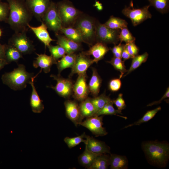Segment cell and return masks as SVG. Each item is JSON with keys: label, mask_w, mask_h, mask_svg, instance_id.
I'll return each mask as SVG.
<instances>
[{"label": "cell", "mask_w": 169, "mask_h": 169, "mask_svg": "<svg viewBox=\"0 0 169 169\" xmlns=\"http://www.w3.org/2000/svg\"><path fill=\"white\" fill-rule=\"evenodd\" d=\"M103 116L95 115L87 118L84 121L79 123L81 125L88 129L95 136H103L106 135L108 132L103 126Z\"/></svg>", "instance_id": "obj_11"}, {"label": "cell", "mask_w": 169, "mask_h": 169, "mask_svg": "<svg viewBox=\"0 0 169 169\" xmlns=\"http://www.w3.org/2000/svg\"></svg>", "instance_id": "obj_52"}, {"label": "cell", "mask_w": 169, "mask_h": 169, "mask_svg": "<svg viewBox=\"0 0 169 169\" xmlns=\"http://www.w3.org/2000/svg\"><path fill=\"white\" fill-rule=\"evenodd\" d=\"M111 100L105 93L99 96L91 98V100L95 108V115Z\"/></svg>", "instance_id": "obj_32"}, {"label": "cell", "mask_w": 169, "mask_h": 169, "mask_svg": "<svg viewBox=\"0 0 169 169\" xmlns=\"http://www.w3.org/2000/svg\"><path fill=\"white\" fill-rule=\"evenodd\" d=\"M34 76L33 73L26 71L24 65L19 64L12 71L3 74L1 79L3 84L12 90H17L25 88Z\"/></svg>", "instance_id": "obj_3"}, {"label": "cell", "mask_w": 169, "mask_h": 169, "mask_svg": "<svg viewBox=\"0 0 169 169\" xmlns=\"http://www.w3.org/2000/svg\"><path fill=\"white\" fill-rule=\"evenodd\" d=\"M47 47L51 55L57 61L59 59L62 58L66 54L64 49L59 45H53L50 44Z\"/></svg>", "instance_id": "obj_38"}, {"label": "cell", "mask_w": 169, "mask_h": 169, "mask_svg": "<svg viewBox=\"0 0 169 169\" xmlns=\"http://www.w3.org/2000/svg\"><path fill=\"white\" fill-rule=\"evenodd\" d=\"M119 38L120 43L125 42L126 43L135 42L136 38L134 37L127 27L123 28L120 31Z\"/></svg>", "instance_id": "obj_39"}, {"label": "cell", "mask_w": 169, "mask_h": 169, "mask_svg": "<svg viewBox=\"0 0 169 169\" xmlns=\"http://www.w3.org/2000/svg\"><path fill=\"white\" fill-rule=\"evenodd\" d=\"M87 74L78 75L74 84L73 95L75 100L81 102L87 98L90 93L86 82Z\"/></svg>", "instance_id": "obj_12"}, {"label": "cell", "mask_w": 169, "mask_h": 169, "mask_svg": "<svg viewBox=\"0 0 169 169\" xmlns=\"http://www.w3.org/2000/svg\"><path fill=\"white\" fill-rule=\"evenodd\" d=\"M150 5L146 6L139 8L125 6L122 10V13L129 18L133 25L136 26L146 19L151 18V14L149 11Z\"/></svg>", "instance_id": "obj_9"}, {"label": "cell", "mask_w": 169, "mask_h": 169, "mask_svg": "<svg viewBox=\"0 0 169 169\" xmlns=\"http://www.w3.org/2000/svg\"><path fill=\"white\" fill-rule=\"evenodd\" d=\"M109 49L106 44L97 42L92 45L88 50L83 52L88 56L92 55L94 57V62L97 63L104 58Z\"/></svg>", "instance_id": "obj_18"}, {"label": "cell", "mask_w": 169, "mask_h": 169, "mask_svg": "<svg viewBox=\"0 0 169 169\" xmlns=\"http://www.w3.org/2000/svg\"><path fill=\"white\" fill-rule=\"evenodd\" d=\"M7 64H8L5 59H0V70Z\"/></svg>", "instance_id": "obj_48"}, {"label": "cell", "mask_w": 169, "mask_h": 169, "mask_svg": "<svg viewBox=\"0 0 169 169\" xmlns=\"http://www.w3.org/2000/svg\"><path fill=\"white\" fill-rule=\"evenodd\" d=\"M121 58L123 59L124 61L130 59L132 58L127 49L125 44L124 45L122 52Z\"/></svg>", "instance_id": "obj_46"}, {"label": "cell", "mask_w": 169, "mask_h": 169, "mask_svg": "<svg viewBox=\"0 0 169 169\" xmlns=\"http://www.w3.org/2000/svg\"><path fill=\"white\" fill-rule=\"evenodd\" d=\"M109 166L111 169H126L128 167V161L125 156L110 154Z\"/></svg>", "instance_id": "obj_24"}, {"label": "cell", "mask_w": 169, "mask_h": 169, "mask_svg": "<svg viewBox=\"0 0 169 169\" xmlns=\"http://www.w3.org/2000/svg\"><path fill=\"white\" fill-rule=\"evenodd\" d=\"M148 54L146 52L141 55H137L132 59V62L130 68L127 70L124 76L128 75L132 71L140 67L141 64L145 62L148 58Z\"/></svg>", "instance_id": "obj_31"}, {"label": "cell", "mask_w": 169, "mask_h": 169, "mask_svg": "<svg viewBox=\"0 0 169 169\" xmlns=\"http://www.w3.org/2000/svg\"><path fill=\"white\" fill-rule=\"evenodd\" d=\"M9 13V7L8 3L0 0V22H7Z\"/></svg>", "instance_id": "obj_40"}, {"label": "cell", "mask_w": 169, "mask_h": 169, "mask_svg": "<svg viewBox=\"0 0 169 169\" xmlns=\"http://www.w3.org/2000/svg\"><path fill=\"white\" fill-rule=\"evenodd\" d=\"M2 35V31L1 28H0V38L1 36Z\"/></svg>", "instance_id": "obj_50"}, {"label": "cell", "mask_w": 169, "mask_h": 169, "mask_svg": "<svg viewBox=\"0 0 169 169\" xmlns=\"http://www.w3.org/2000/svg\"><path fill=\"white\" fill-rule=\"evenodd\" d=\"M99 155L90 151L85 147L84 151L79 156L78 161L81 165L88 169Z\"/></svg>", "instance_id": "obj_27"}, {"label": "cell", "mask_w": 169, "mask_h": 169, "mask_svg": "<svg viewBox=\"0 0 169 169\" xmlns=\"http://www.w3.org/2000/svg\"><path fill=\"white\" fill-rule=\"evenodd\" d=\"M67 117L77 126L82 121L79 105L75 100H68L64 102Z\"/></svg>", "instance_id": "obj_16"}, {"label": "cell", "mask_w": 169, "mask_h": 169, "mask_svg": "<svg viewBox=\"0 0 169 169\" xmlns=\"http://www.w3.org/2000/svg\"><path fill=\"white\" fill-rule=\"evenodd\" d=\"M124 62L122 60L121 58L114 57L112 58L110 61H107V62L113 66L115 70L120 72V79L127 71Z\"/></svg>", "instance_id": "obj_36"}, {"label": "cell", "mask_w": 169, "mask_h": 169, "mask_svg": "<svg viewBox=\"0 0 169 169\" xmlns=\"http://www.w3.org/2000/svg\"><path fill=\"white\" fill-rule=\"evenodd\" d=\"M76 54L75 53L66 54L60 60L57 61L56 64L58 74H60L61 72L64 69L73 67L75 61Z\"/></svg>", "instance_id": "obj_25"}, {"label": "cell", "mask_w": 169, "mask_h": 169, "mask_svg": "<svg viewBox=\"0 0 169 169\" xmlns=\"http://www.w3.org/2000/svg\"><path fill=\"white\" fill-rule=\"evenodd\" d=\"M125 45L128 51L132 58L138 55L139 48L136 45L135 42L126 43Z\"/></svg>", "instance_id": "obj_42"}, {"label": "cell", "mask_w": 169, "mask_h": 169, "mask_svg": "<svg viewBox=\"0 0 169 169\" xmlns=\"http://www.w3.org/2000/svg\"><path fill=\"white\" fill-rule=\"evenodd\" d=\"M85 147L94 153L101 155L110 154V148L105 142L87 135Z\"/></svg>", "instance_id": "obj_15"}, {"label": "cell", "mask_w": 169, "mask_h": 169, "mask_svg": "<svg viewBox=\"0 0 169 169\" xmlns=\"http://www.w3.org/2000/svg\"><path fill=\"white\" fill-rule=\"evenodd\" d=\"M5 59L8 64L12 62L17 63L20 58H23V54L12 45L5 44Z\"/></svg>", "instance_id": "obj_26"}, {"label": "cell", "mask_w": 169, "mask_h": 169, "mask_svg": "<svg viewBox=\"0 0 169 169\" xmlns=\"http://www.w3.org/2000/svg\"><path fill=\"white\" fill-rule=\"evenodd\" d=\"M113 104H115L118 109V110L121 111L122 110L124 109L126 106L125 101L123 97V94H119L117 98L113 100Z\"/></svg>", "instance_id": "obj_43"}, {"label": "cell", "mask_w": 169, "mask_h": 169, "mask_svg": "<svg viewBox=\"0 0 169 169\" xmlns=\"http://www.w3.org/2000/svg\"><path fill=\"white\" fill-rule=\"evenodd\" d=\"M161 109V107L159 106L154 109L147 111L143 116L138 121L126 126L124 128H127L134 125H139L143 123L149 121L153 118Z\"/></svg>", "instance_id": "obj_34"}, {"label": "cell", "mask_w": 169, "mask_h": 169, "mask_svg": "<svg viewBox=\"0 0 169 169\" xmlns=\"http://www.w3.org/2000/svg\"><path fill=\"white\" fill-rule=\"evenodd\" d=\"M120 31V29L110 28L96 20V42L106 44H112L115 45L119 41V36Z\"/></svg>", "instance_id": "obj_7"}, {"label": "cell", "mask_w": 169, "mask_h": 169, "mask_svg": "<svg viewBox=\"0 0 169 169\" xmlns=\"http://www.w3.org/2000/svg\"><path fill=\"white\" fill-rule=\"evenodd\" d=\"M150 6H152L162 14L168 12L169 0H148Z\"/></svg>", "instance_id": "obj_35"}, {"label": "cell", "mask_w": 169, "mask_h": 169, "mask_svg": "<svg viewBox=\"0 0 169 169\" xmlns=\"http://www.w3.org/2000/svg\"><path fill=\"white\" fill-rule=\"evenodd\" d=\"M27 31L15 32L8 41V44L15 47L23 54H30L35 50L33 41L27 35Z\"/></svg>", "instance_id": "obj_6"}, {"label": "cell", "mask_w": 169, "mask_h": 169, "mask_svg": "<svg viewBox=\"0 0 169 169\" xmlns=\"http://www.w3.org/2000/svg\"><path fill=\"white\" fill-rule=\"evenodd\" d=\"M96 21L92 17L82 13L73 26L80 33L83 42L90 46L96 42Z\"/></svg>", "instance_id": "obj_4"}, {"label": "cell", "mask_w": 169, "mask_h": 169, "mask_svg": "<svg viewBox=\"0 0 169 169\" xmlns=\"http://www.w3.org/2000/svg\"><path fill=\"white\" fill-rule=\"evenodd\" d=\"M9 13L6 22L15 32L27 31V25L33 15L28 7L25 0H7Z\"/></svg>", "instance_id": "obj_1"}, {"label": "cell", "mask_w": 169, "mask_h": 169, "mask_svg": "<svg viewBox=\"0 0 169 169\" xmlns=\"http://www.w3.org/2000/svg\"><path fill=\"white\" fill-rule=\"evenodd\" d=\"M56 4L62 27H73L82 13L76 8L69 2L62 1Z\"/></svg>", "instance_id": "obj_5"}, {"label": "cell", "mask_w": 169, "mask_h": 169, "mask_svg": "<svg viewBox=\"0 0 169 169\" xmlns=\"http://www.w3.org/2000/svg\"><path fill=\"white\" fill-rule=\"evenodd\" d=\"M79 105L82 121L85 118H88L95 115V108L91 100V98L88 97L80 102Z\"/></svg>", "instance_id": "obj_23"}, {"label": "cell", "mask_w": 169, "mask_h": 169, "mask_svg": "<svg viewBox=\"0 0 169 169\" xmlns=\"http://www.w3.org/2000/svg\"><path fill=\"white\" fill-rule=\"evenodd\" d=\"M110 156L104 154L98 155L88 169H107L109 166Z\"/></svg>", "instance_id": "obj_28"}, {"label": "cell", "mask_w": 169, "mask_h": 169, "mask_svg": "<svg viewBox=\"0 0 169 169\" xmlns=\"http://www.w3.org/2000/svg\"><path fill=\"white\" fill-rule=\"evenodd\" d=\"M104 24L110 28L120 30L127 27L128 24L125 20L112 16Z\"/></svg>", "instance_id": "obj_30"}, {"label": "cell", "mask_w": 169, "mask_h": 169, "mask_svg": "<svg viewBox=\"0 0 169 169\" xmlns=\"http://www.w3.org/2000/svg\"><path fill=\"white\" fill-rule=\"evenodd\" d=\"M42 22L45 24L48 28L54 32L55 34L60 32L62 25L56 3L51 2L43 17Z\"/></svg>", "instance_id": "obj_8"}, {"label": "cell", "mask_w": 169, "mask_h": 169, "mask_svg": "<svg viewBox=\"0 0 169 169\" xmlns=\"http://www.w3.org/2000/svg\"><path fill=\"white\" fill-rule=\"evenodd\" d=\"M94 63L93 59H90L89 56L85 55L83 52L76 54L75 61L71 68L69 77H71L74 74L78 75L87 74L88 69Z\"/></svg>", "instance_id": "obj_13"}, {"label": "cell", "mask_w": 169, "mask_h": 169, "mask_svg": "<svg viewBox=\"0 0 169 169\" xmlns=\"http://www.w3.org/2000/svg\"></svg>", "instance_id": "obj_51"}, {"label": "cell", "mask_w": 169, "mask_h": 169, "mask_svg": "<svg viewBox=\"0 0 169 169\" xmlns=\"http://www.w3.org/2000/svg\"><path fill=\"white\" fill-rule=\"evenodd\" d=\"M86 136L87 135L85 132H84L80 136L74 137H66L64 138V141L68 147L71 148L81 142H83L85 144L86 142V139H84V138H86Z\"/></svg>", "instance_id": "obj_37"}, {"label": "cell", "mask_w": 169, "mask_h": 169, "mask_svg": "<svg viewBox=\"0 0 169 169\" xmlns=\"http://www.w3.org/2000/svg\"><path fill=\"white\" fill-rule=\"evenodd\" d=\"M5 44H2L0 43V59H5Z\"/></svg>", "instance_id": "obj_47"}, {"label": "cell", "mask_w": 169, "mask_h": 169, "mask_svg": "<svg viewBox=\"0 0 169 169\" xmlns=\"http://www.w3.org/2000/svg\"><path fill=\"white\" fill-rule=\"evenodd\" d=\"M37 55L33 62V66L35 68L39 67L41 70H43L45 73H49L51 69L52 65L54 64H56L57 61L55 59L50 55L48 56L45 54H39L36 53Z\"/></svg>", "instance_id": "obj_19"}, {"label": "cell", "mask_w": 169, "mask_h": 169, "mask_svg": "<svg viewBox=\"0 0 169 169\" xmlns=\"http://www.w3.org/2000/svg\"><path fill=\"white\" fill-rule=\"evenodd\" d=\"M25 1L33 16L41 22L51 1L49 0H25Z\"/></svg>", "instance_id": "obj_14"}, {"label": "cell", "mask_w": 169, "mask_h": 169, "mask_svg": "<svg viewBox=\"0 0 169 169\" xmlns=\"http://www.w3.org/2000/svg\"><path fill=\"white\" fill-rule=\"evenodd\" d=\"M169 97V88L168 87L165 92V93L161 98V99L158 101L153 102L151 103H150L147 105V106H152L154 105H157L160 104L161 102L163 101L164 99Z\"/></svg>", "instance_id": "obj_45"}, {"label": "cell", "mask_w": 169, "mask_h": 169, "mask_svg": "<svg viewBox=\"0 0 169 169\" xmlns=\"http://www.w3.org/2000/svg\"><path fill=\"white\" fill-rule=\"evenodd\" d=\"M60 32L71 40L77 43L83 42L79 31L74 27H62Z\"/></svg>", "instance_id": "obj_29"}, {"label": "cell", "mask_w": 169, "mask_h": 169, "mask_svg": "<svg viewBox=\"0 0 169 169\" xmlns=\"http://www.w3.org/2000/svg\"><path fill=\"white\" fill-rule=\"evenodd\" d=\"M50 77L56 81L55 86L50 87L54 90L59 96L65 98H69L73 95L74 83L70 78H65L60 74H51Z\"/></svg>", "instance_id": "obj_10"}, {"label": "cell", "mask_w": 169, "mask_h": 169, "mask_svg": "<svg viewBox=\"0 0 169 169\" xmlns=\"http://www.w3.org/2000/svg\"><path fill=\"white\" fill-rule=\"evenodd\" d=\"M92 75L88 84L90 92L94 97L98 95L100 91L102 80L97 69H92Z\"/></svg>", "instance_id": "obj_22"}, {"label": "cell", "mask_w": 169, "mask_h": 169, "mask_svg": "<svg viewBox=\"0 0 169 169\" xmlns=\"http://www.w3.org/2000/svg\"><path fill=\"white\" fill-rule=\"evenodd\" d=\"M124 45L120 43L118 45H115L112 48H110L114 57L121 58V54Z\"/></svg>", "instance_id": "obj_44"}, {"label": "cell", "mask_w": 169, "mask_h": 169, "mask_svg": "<svg viewBox=\"0 0 169 169\" xmlns=\"http://www.w3.org/2000/svg\"><path fill=\"white\" fill-rule=\"evenodd\" d=\"M41 72H39L34 76L29 82L32 88V91L30 98V104L33 112L34 113H40L44 109V106L43 104V100L40 98L34 85V79Z\"/></svg>", "instance_id": "obj_20"}, {"label": "cell", "mask_w": 169, "mask_h": 169, "mask_svg": "<svg viewBox=\"0 0 169 169\" xmlns=\"http://www.w3.org/2000/svg\"><path fill=\"white\" fill-rule=\"evenodd\" d=\"M121 86V82L120 79H114L111 80L108 84L109 89L113 92L118 91Z\"/></svg>", "instance_id": "obj_41"}, {"label": "cell", "mask_w": 169, "mask_h": 169, "mask_svg": "<svg viewBox=\"0 0 169 169\" xmlns=\"http://www.w3.org/2000/svg\"><path fill=\"white\" fill-rule=\"evenodd\" d=\"M142 146L151 164L160 167L166 166L169 158V145L167 142L149 141L143 143Z\"/></svg>", "instance_id": "obj_2"}, {"label": "cell", "mask_w": 169, "mask_h": 169, "mask_svg": "<svg viewBox=\"0 0 169 169\" xmlns=\"http://www.w3.org/2000/svg\"><path fill=\"white\" fill-rule=\"evenodd\" d=\"M113 100H111L107 103L104 107L99 111L95 115L98 116L108 115H117L125 119H126L127 117L121 115H119L117 114H122L121 111L118 110H115L113 106Z\"/></svg>", "instance_id": "obj_33"}, {"label": "cell", "mask_w": 169, "mask_h": 169, "mask_svg": "<svg viewBox=\"0 0 169 169\" xmlns=\"http://www.w3.org/2000/svg\"><path fill=\"white\" fill-rule=\"evenodd\" d=\"M33 33L37 38L45 45V47H48L53 41H55L50 37L47 30V28L45 24L41 22L40 25L37 27H33L29 24L27 25Z\"/></svg>", "instance_id": "obj_21"}, {"label": "cell", "mask_w": 169, "mask_h": 169, "mask_svg": "<svg viewBox=\"0 0 169 169\" xmlns=\"http://www.w3.org/2000/svg\"><path fill=\"white\" fill-rule=\"evenodd\" d=\"M132 0H131L130 3V7H133V2Z\"/></svg>", "instance_id": "obj_49"}, {"label": "cell", "mask_w": 169, "mask_h": 169, "mask_svg": "<svg viewBox=\"0 0 169 169\" xmlns=\"http://www.w3.org/2000/svg\"><path fill=\"white\" fill-rule=\"evenodd\" d=\"M57 38V44L62 47L65 50L66 54L75 53L82 49L81 43L75 42L64 35L55 33Z\"/></svg>", "instance_id": "obj_17"}]
</instances>
